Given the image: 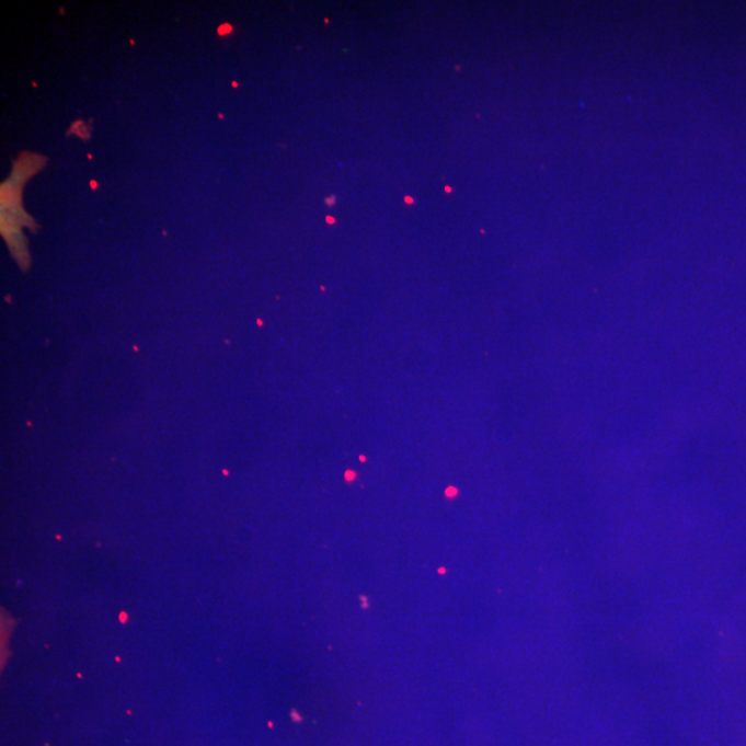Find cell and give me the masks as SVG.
Wrapping results in <instances>:
<instances>
[{
	"instance_id": "obj_7",
	"label": "cell",
	"mask_w": 746,
	"mask_h": 746,
	"mask_svg": "<svg viewBox=\"0 0 746 746\" xmlns=\"http://www.w3.org/2000/svg\"><path fill=\"white\" fill-rule=\"evenodd\" d=\"M232 87L238 88V82H232Z\"/></svg>"
},
{
	"instance_id": "obj_2",
	"label": "cell",
	"mask_w": 746,
	"mask_h": 746,
	"mask_svg": "<svg viewBox=\"0 0 746 746\" xmlns=\"http://www.w3.org/2000/svg\"><path fill=\"white\" fill-rule=\"evenodd\" d=\"M335 200H336L335 195H332L331 198H326V204L332 206L333 204H335Z\"/></svg>"
},
{
	"instance_id": "obj_1",
	"label": "cell",
	"mask_w": 746,
	"mask_h": 746,
	"mask_svg": "<svg viewBox=\"0 0 746 746\" xmlns=\"http://www.w3.org/2000/svg\"><path fill=\"white\" fill-rule=\"evenodd\" d=\"M232 33V26L230 24H225L221 25L219 30H217V34L220 36L229 35Z\"/></svg>"
},
{
	"instance_id": "obj_6",
	"label": "cell",
	"mask_w": 746,
	"mask_h": 746,
	"mask_svg": "<svg viewBox=\"0 0 746 746\" xmlns=\"http://www.w3.org/2000/svg\"><path fill=\"white\" fill-rule=\"evenodd\" d=\"M446 192H447L448 194H451V193H452V188H451V187H446Z\"/></svg>"
},
{
	"instance_id": "obj_4",
	"label": "cell",
	"mask_w": 746,
	"mask_h": 746,
	"mask_svg": "<svg viewBox=\"0 0 746 746\" xmlns=\"http://www.w3.org/2000/svg\"><path fill=\"white\" fill-rule=\"evenodd\" d=\"M326 221H328V223H331V225H333V223H335V221H336V220H335V219H333V217H332V216H326Z\"/></svg>"
},
{
	"instance_id": "obj_3",
	"label": "cell",
	"mask_w": 746,
	"mask_h": 746,
	"mask_svg": "<svg viewBox=\"0 0 746 746\" xmlns=\"http://www.w3.org/2000/svg\"><path fill=\"white\" fill-rule=\"evenodd\" d=\"M405 203L409 205H415V200L412 199L411 197H405Z\"/></svg>"
},
{
	"instance_id": "obj_5",
	"label": "cell",
	"mask_w": 746,
	"mask_h": 746,
	"mask_svg": "<svg viewBox=\"0 0 746 746\" xmlns=\"http://www.w3.org/2000/svg\"><path fill=\"white\" fill-rule=\"evenodd\" d=\"M90 185H92V188H97V183H96V182H92V183H90Z\"/></svg>"
}]
</instances>
